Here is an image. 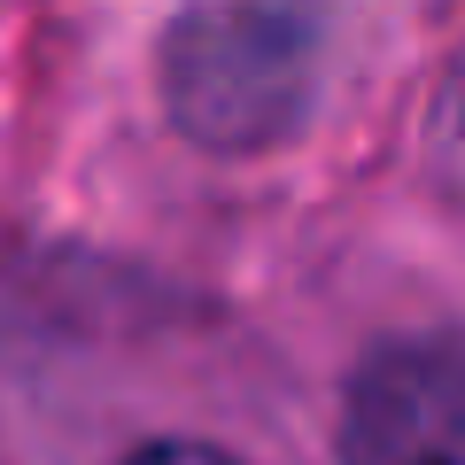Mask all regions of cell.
<instances>
[{"instance_id": "6da1fadb", "label": "cell", "mask_w": 465, "mask_h": 465, "mask_svg": "<svg viewBox=\"0 0 465 465\" xmlns=\"http://www.w3.org/2000/svg\"><path fill=\"white\" fill-rule=\"evenodd\" d=\"M326 24L302 8H186L163 32V109L194 148L256 155L302 124Z\"/></svg>"}, {"instance_id": "7a4b0ae2", "label": "cell", "mask_w": 465, "mask_h": 465, "mask_svg": "<svg viewBox=\"0 0 465 465\" xmlns=\"http://www.w3.org/2000/svg\"><path fill=\"white\" fill-rule=\"evenodd\" d=\"M341 465H465V333H403L349 372Z\"/></svg>"}, {"instance_id": "3957f363", "label": "cell", "mask_w": 465, "mask_h": 465, "mask_svg": "<svg viewBox=\"0 0 465 465\" xmlns=\"http://www.w3.org/2000/svg\"><path fill=\"white\" fill-rule=\"evenodd\" d=\"M116 465H241V458H232V450H217V442H194V434H163V442L124 450Z\"/></svg>"}, {"instance_id": "277c9868", "label": "cell", "mask_w": 465, "mask_h": 465, "mask_svg": "<svg viewBox=\"0 0 465 465\" xmlns=\"http://www.w3.org/2000/svg\"><path fill=\"white\" fill-rule=\"evenodd\" d=\"M442 116L465 133V54H458V70H450V94H442Z\"/></svg>"}]
</instances>
